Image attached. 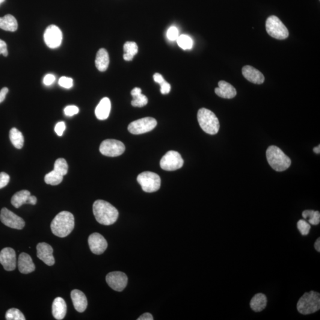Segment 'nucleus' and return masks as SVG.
Returning <instances> with one entry per match:
<instances>
[{
  "label": "nucleus",
  "instance_id": "40",
  "mask_svg": "<svg viewBox=\"0 0 320 320\" xmlns=\"http://www.w3.org/2000/svg\"><path fill=\"white\" fill-rule=\"evenodd\" d=\"M66 128V126H65V123L64 121H59V122L56 123L55 127V131L59 136H61L63 135L64 130Z\"/></svg>",
  "mask_w": 320,
  "mask_h": 320
},
{
  "label": "nucleus",
  "instance_id": "12",
  "mask_svg": "<svg viewBox=\"0 0 320 320\" xmlns=\"http://www.w3.org/2000/svg\"><path fill=\"white\" fill-rule=\"evenodd\" d=\"M44 40L46 45L51 49L57 48L62 41V33L55 25H50L44 34Z\"/></svg>",
  "mask_w": 320,
  "mask_h": 320
},
{
  "label": "nucleus",
  "instance_id": "23",
  "mask_svg": "<svg viewBox=\"0 0 320 320\" xmlns=\"http://www.w3.org/2000/svg\"><path fill=\"white\" fill-rule=\"evenodd\" d=\"M95 64L97 70L104 72L109 67V56L108 51L105 49H100L97 52Z\"/></svg>",
  "mask_w": 320,
  "mask_h": 320
},
{
  "label": "nucleus",
  "instance_id": "15",
  "mask_svg": "<svg viewBox=\"0 0 320 320\" xmlns=\"http://www.w3.org/2000/svg\"><path fill=\"white\" fill-rule=\"evenodd\" d=\"M88 242L90 250L95 254H102L108 248V242L99 233L91 234L88 237Z\"/></svg>",
  "mask_w": 320,
  "mask_h": 320
},
{
  "label": "nucleus",
  "instance_id": "28",
  "mask_svg": "<svg viewBox=\"0 0 320 320\" xmlns=\"http://www.w3.org/2000/svg\"><path fill=\"white\" fill-rule=\"evenodd\" d=\"M9 137L12 144L17 149H22L24 145V137L22 133L19 131L16 127H13L10 130Z\"/></svg>",
  "mask_w": 320,
  "mask_h": 320
},
{
  "label": "nucleus",
  "instance_id": "31",
  "mask_svg": "<svg viewBox=\"0 0 320 320\" xmlns=\"http://www.w3.org/2000/svg\"><path fill=\"white\" fill-rule=\"evenodd\" d=\"M304 218H309V223L314 225H319L320 222V213L319 211H314L313 210H305L302 212Z\"/></svg>",
  "mask_w": 320,
  "mask_h": 320
},
{
  "label": "nucleus",
  "instance_id": "43",
  "mask_svg": "<svg viewBox=\"0 0 320 320\" xmlns=\"http://www.w3.org/2000/svg\"><path fill=\"white\" fill-rule=\"evenodd\" d=\"M2 54L4 56H8V50L7 44L4 40H0V55Z\"/></svg>",
  "mask_w": 320,
  "mask_h": 320
},
{
  "label": "nucleus",
  "instance_id": "42",
  "mask_svg": "<svg viewBox=\"0 0 320 320\" xmlns=\"http://www.w3.org/2000/svg\"><path fill=\"white\" fill-rule=\"evenodd\" d=\"M55 81V77L53 74H47L43 79V83L44 85H50L53 84Z\"/></svg>",
  "mask_w": 320,
  "mask_h": 320
},
{
  "label": "nucleus",
  "instance_id": "11",
  "mask_svg": "<svg viewBox=\"0 0 320 320\" xmlns=\"http://www.w3.org/2000/svg\"><path fill=\"white\" fill-rule=\"evenodd\" d=\"M0 220L3 224L13 229L22 230L25 225V222L22 218L6 207H3L1 210Z\"/></svg>",
  "mask_w": 320,
  "mask_h": 320
},
{
  "label": "nucleus",
  "instance_id": "1",
  "mask_svg": "<svg viewBox=\"0 0 320 320\" xmlns=\"http://www.w3.org/2000/svg\"><path fill=\"white\" fill-rule=\"evenodd\" d=\"M93 210L96 221L100 224L111 225L114 224L118 218L119 212L117 209L105 200L95 201Z\"/></svg>",
  "mask_w": 320,
  "mask_h": 320
},
{
  "label": "nucleus",
  "instance_id": "2",
  "mask_svg": "<svg viewBox=\"0 0 320 320\" xmlns=\"http://www.w3.org/2000/svg\"><path fill=\"white\" fill-rule=\"evenodd\" d=\"M74 225L75 223L72 213L68 211H62L59 212L53 218L50 228L55 236L64 238L72 232Z\"/></svg>",
  "mask_w": 320,
  "mask_h": 320
},
{
  "label": "nucleus",
  "instance_id": "21",
  "mask_svg": "<svg viewBox=\"0 0 320 320\" xmlns=\"http://www.w3.org/2000/svg\"><path fill=\"white\" fill-rule=\"evenodd\" d=\"M67 307L66 302L63 298L57 297L53 302L52 311L53 317L56 320H61L64 319L67 313Z\"/></svg>",
  "mask_w": 320,
  "mask_h": 320
},
{
  "label": "nucleus",
  "instance_id": "3",
  "mask_svg": "<svg viewBox=\"0 0 320 320\" xmlns=\"http://www.w3.org/2000/svg\"><path fill=\"white\" fill-rule=\"evenodd\" d=\"M266 157L269 165L277 171H285L291 164V160L289 157L280 148L275 145L268 148Z\"/></svg>",
  "mask_w": 320,
  "mask_h": 320
},
{
  "label": "nucleus",
  "instance_id": "37",
  "mask_svg": "<svg viewBox=\"0 0 320 320\" xmlns=\"http://www.w3.org/2000/svg\"><path fill=\"white\" fill-rule=\"evenodd\" d=\"M167 37L169 40L174 41L177 40L179 37V30L176 27L172 26L169 28L167 32Z\"/></svg>",
  "mask_w": 320,
  "mask_h": 320
},
{
  "label": "nucleus",
  "instance_id": "32",
  "mask_svg": "<svg viewBox=\"0 0 320 320\" xmlns=\"http://www.w3.org/2000/svg\"><path fill=\"white\" fill-rule=\"evenodd\" d=\"M53 170L64 176L68 173V165L66 160L64 159H58L56 160Z\"/></svg>",
  "mask_w": 320,
  "mask_h": 320
},
{
  "label": "nucleus",
  "instance_id": "9",
  "mask_svg": "<svg viewBox=\"0 0 320 320\" xmlns=\"http://www.w3.org/2000/svg\"><path fill=\"white\" fill-rule=\"evenodd\" d=\"M184 160L180 154L175 151H169L162 157L160 166L163 170L174 171L182 168Z\"/></svg>",
  "mask_w": 320,
  "mask_h": 320
},
{
  "label": "nucleus",
  "instance_id": "25",
  "mask_svg": "<svg viewBox=\"0 0 320 320\" xmlns=\"http://www.w3.org/2000/svg\"><path fill=\"white\" fill-rule=\"evenodd\" d=\"M267 301H268L265 294L262 293H257L251 299L250 307L255 312H261L266 308Z\"/></svg>",
  "mask_w": 320,
  "mask_h": 320
},
{
  "label": "nucleus",
  "instance_id": "46",
  "mask_svg": "<svg viewBox=\"0 0 320 320\" xmlns=\"http://www.w3.org/2000/svg\"><path fill=\"white\" fill-rule=\"evenodd\" d=\"M153 317L150 313H146L139 317L138 320H153Z\"/></svg>",
  "mask_w": 320,
  "mask_h": 320
},
{
  "label": "nucleus",
  "instance_id": "7",
  "mask_svg": "<svg viewBox=\"0 0 320 320\" xmlns=\"http://www.w3.org/2000/svg\"><path fill=\"white\" fill-rule=\"evenodd\" d=\"M137 181L142 190L147 193L157 192L161 187L160 177L153 172L145 171L139 174Z\"/></svg>",
  "mask_w": 320,
  "mask_h": 320
},
{
  "label": "nucleus",
  "instance_id": "29",
  "mask_svg": "<svg viewBox=\"0 0 320 320\" xmlns=\"http://www.w3.org/2000/svg\"><path fill=\"white\" fill-rule=\"evenodd\" d=\"M123 59L127 61H132L138 53V47L134 41H127L123 46Z\"/></svg>",
  "mask_w": 320,
  "mask_h": 320
},
{
  "label": "nucleus",
  "instance_id": "34",
  "mask_svg": "<svg viewBox=\"0 0 320 320\" xmlns=\"http://www.w3.org/2000/svg\"><path fill=\"white\" fill-rule=\"evenodd\" d=\"M5 319L7 320H25L23 313L17 308H10L5 314Z\"/></svg>",
  "mask_w": 320,
  "mask_h": 320
},
{
  "label": "nucleus",
  "instance_id": "41",
  "mask_svg": "<svg viewBox=\"0 0 320 320\" xmlns=\"http://www.w3.org/2000/svg\"><path fill=\"white\" fill-rule=\"evenodd\" d=\"M161 86V93L162 94H167L170 93L171 90V85L167 81H163L160 84Z\"/></svg>",
  "mask_w": 320,
  "mask_h": 320
},
{
  "label": "nucleus",
  "instance_id": "17",
  "mask_svg": "<svg viewBox=\"0 0 320 320\" xmlns=\"http://www.w3.org/2000/svg\"><path fill=\"white\" fill-rule=\"evenodd\" d=\"M242 74L245 79L253 84H261L265 81V77L263 74L250 65H246L242 68Z\"/></svg>",
  "mask_w": 320,
  "mask_h": 320
},
{
  "label": "nucleus",
  "instance_id": "26",
  "mask_svg": "<svg viewBox=\"0 0 320 320\" xmlns=\"http://www.w3.org/2000/svg\"><path fill=\"white\" fill-rule=\"evenodd\" d=\"M31 195V192L27 191V190H23V191L18 192L12 197L11 204L16 208H19L23 204L28 203L29 198Z\"/></svg>",
  "mask_w": 320,
  "mask_h": 320
},
{
  "label": "nucleus",
  "instance_id": "18",
  "mask_svg": "<svg viewBox=\"0 0 320 320\" xmlns=\"http://www.w3.org/2000/svg\"><path fill=\"white\" fill-rule=\"evenodd\" d=\"M71 297L75 309L79 313H83L87 307L88 302L84 293L81 290L74 289L71 292Z\"/></svg>",
  "mask_w": 320,
  "mask_h": 320
},
{
  "label": "nucleus",
  "instance_id": "4",
  "mask_svg": "<svg viewBox=\"0 0 320 320\" xmlns=\"http://www.w3.org/2000/svg\"><path fill=\"white\" fill-rule=\"evenodd\" d=\"M199 124L204 132L215 135L219 130V120L214 113L206 108H201L198 112Z\"/></svg>",
  "mask_w": 320,
  "mask_h": 320
},
{
  "label": "nucleus",
  "instance_id": "45",
  "mask_svg": "<svg viewBox=\"0 0 320 320\" xmlns=\"http://www.w3.org/2000/svg\"><path fill=\"white\" fill-rule=\"evenodd\" d=\"M153 79L154 81H155V82L157 83H159V84H161V83L164 81V78H163L161 74L159 73H156L155 74H154V75L153 76Z\"/></svg>",
  "mask_w": 320,
  "mask_h": 320
},
{
  "label": "nucleus",
  "instance_id": "50",
  "mask_svg": "<svg viewBox=\"0 0 320 320\" xmlns=\"http://www.w3.org/2000/svg\"><path fill=\"white\" fill-rule=\"evenodd\" d=\"M5 0H0V4H1L2 2H4Z\"/></svg>",
  "mask_w": 320,
  "mask_h": 320
},
{
  "label": "nucleus",
  "instance_id": "36",
  "mask_svg": "<svg viewBox=\"0 0 320 320\" xmlns=\"http://www.w3.org/2000/svg\"><path fill=\"white\" fill-rule=\"evenodd\" d=\"M58 83L61 87L69 89L73 86V80L70 77H62L59 79Z\"/></svg>",
  "mask_w": 320,
  "mask_h": 320
},
{
  "label": "nucleus",
  "instance_id": "5",
  "mask_svg": "<svg viewBox=\"0 0 320 320\" xmlns=\"http://www.w3.org/2000/svg\"><path fill=\"white\" fill-rule=\"evenodd\" d=\"M320 309V294L319 292L311 290L305 293L299 299L297 310L299 313L304 315L313 314Z\"/></svg>",
  "mask_w": 320,
  "mask_h": 320
},
{
  "label": "nucleus",
  "instance_id": "33",
  "mask_svg": "<svg viewBox=\"0 0 320 320\" xmlns=\"http://www.w3.org/2000/svg\"><path fill=\"white\" fill-rule=\"evenodd\" d=\"M176 40L178 45L184 50L191 49L193 46V40L188 35H180Z\"/></svg>",
  "mask_w": 320,
  "mask_h": 320
},
{
  "label": "nucleus",
  "instance_id": "14",
  "mask_svg": "<svg viewBox=\"0 0 320 320\" xmlns=\"http://www.w3.org/2000/svg\"><path fill=\"white\" fill-rule=\"evenodd\" d=\"M0 263L7 271H13L16 268V254L14 249L3 248L0 252Z\"/></svg>",
  "mask_w": 320,
  "mask_h": 320
},
{
  "label": "nucleus",
  "instance_id": "6",
  "mask_svg": "<svg viewBox=\"0 0 320 320\" xmlns=\"http://www.w3.org/2000/svg\"><path fill=\"white\" fill-rule=\"evenodd\" d=\"M266 29L271 37L277 40H283L289 36V31L285 25L275 16H270L266 20Z\"/></svg>",
  "mask_w": 320,
  "mask_h": 320
},
{
  "label": "nucleus",
  "instance_id": "30",
  "mask_svg": "<svg viewBox=\"0 0 320 320\" xmlns=\"http://www.w3.org/2000/svg\"><path fill=\"white\" fill-rule=\"evenodd\" d=\"M63 176L54 170L50 171L44 176V182L47 185L56 186L59 185L63 180Z\"/></svg>",
  "mask_w": 320,
  "mask_h": 320
},
{
  "label": "nucleus",
  "instance_id": "27",
  "mask_svg": "<svg viewBox=\"0 0 320 320\" xmlns=\"http://www.w3.org/2000/svg\"><path fill=\"white\" fill-rule=\"evenodd\" d=\"M141 92V89L138 87H135L131 91V95L133 97L131 105L133 107L142 108V107L147 105V97L145 95L142 94Z\"/></svg>",
  "mask_w": 320,
  "mask_h": 320
},
{
  "label": "nucleus",
  "instance_id": "39",
  "mask_svg": "<svg viewBox=\"0 0 320 320\" xmlns=\"http://www.w3.org/2000/svg\"><path fill=\"white\" fill-rule=\"evenodd\" d=\"M10 176L7 173H4V172H1L0 173V189L4 188L7 186L10 182Z\"/></svg>",
  "mask_w": 320,
  "mask_h": 320
},
{
  "label": "nucleus",
  "instance_id": "20",
  "mask_svg": "<svg viewBox=\"0 0 320 320\" xmlns=\"http://www.w3.org/2000/svg\"><path fill=\"white\" fill-rule=\"evenodd\" d=\"M18 268L23 274H28L35 271V266L28 254L22 253L18 259Z\"/></svg>",
  "mask_w": 320,
  "mask_h": 320
},
{
  "label": "nucleus",
  "instance_id": "13",
  "mask_svg": "<svg viewBox=\"0 0 320 320\" xmlns=\"http://www.w3.org/2000/svg\"><path fill=\"white\" fill-rule=\"evenodd\" d=\"M106 280L112 289L116 291L121 292L127 285V277L123 272H113L107 275Z\"/></svg>",
  "mask_w": 320,
  "mask_h": 320
},
{
  "label": "nucleus",
  "instance_id": "48",
  "mask_svg": "<svg viewBox=\"0 0 320 320\" xmlns=\"http://www.w3.org/2000/svg\"><path fill=\"white\" fill-rule=\"evenodd\" d=\"M314 247H315L316 250L317 251L320 252V238H319L316 240L315 244H314Z\"/></svg>",
  "mask_w": 320,
  "mask_h": 320
},
{
  "label": "nucleus",
  "instance_id": "35",
  "mask_svg": "<svg viewBox=\"0 0 320 320\" xmlns=\"http://www.w3.org/2000/svg\"><path fill=\"white\" fill-rule=\"evenodd\" d=\"M298 229L302 235L307 236L310 233L311 226L309 224L303 219H300L297 223Z\"/></svg>",
  "mask_w": 320,
  "mask_h": 320
},
{
  "label": "nucleus",
  "instance_id": "19",
  "mask_svg": "<svg viewBox=\"0 0 320 320\" xmlns=\"http://www.w3.org/2000/svg\"><path fill=\"white\" fill-rule=\"evenodd\" d=\"M215 92L217 96L223 99H233L237 95V91L234 86L225 81L218 82V87L215 89Z\"/></svg>",
  "mask_w": 320,
  "mask_h": 320
},
{
  "label": "nucleus",
  "instance_id": "49",
  "mask_svg": "<svg viewBox=\"0 0 320 320\" xmlns=\"http://www.w3.org/2000/svg\"><path fill=\"white\" fill-rule=\"evenodd\" d=\"M314 152L316 154L320 153V145H319L318 147H316L313 149Z\"/></svg>",
  "mask_w": 320,
  "mask_h": 320
},
{
  "label": "nucleus",
  "instance_id": "44",
  "mask_svg": "<svg viewBox=\"0 0 320 320\" xmlns=\"http://www.w3.org/2000/svg\"><path fill=\"white\" fill-rule=\"evenodd\" d=\"M8 92V89L7 87L2 88L0 91V103L5 100L6 95H7Z\"/></svg>",
  "mask_w": 320,
  "mask_h": 320
},
{
  "label": "nucleus",
  "instance_id": "10",
  "mask_svg": "<svg viewBox=\"0 0 320 320\" xmlns=\"http://www.w3.org/2000/svg\"><path fill=\"white\" fill-rule=\"evenodd\" d=\"M99 150L103 156L115 157L121 155L125 150V146L120 141L106 139L100 144Z\"/></svg>",
  "mask_w": 320,
  "mask_h": 320
},
{
  "label": "nucleus",
  "instance_id": "24",
  "mask_svg": "<svg viewBox=\"0 0 320 320\" xmlns=\"http://www.w3.org/2000/svg\"><path fill=\"white\" fill-rule=\"evenodd\" d=\"M17 28V21L12 15L7 14L4 17H0V29L5 31L15 32Z\"/></svg>",
  "mask_w": 320,
  "mask_h": 320
},
{
  "label": "nucleus",
  "instance_id": "22",
  "mask_svg": "<svg viewBox=\"0 0 320 320\" xmlns=\"http://www.w3.org/2000/svg\"><path fill=\"white\" fill-rule=\"evenodd\" d=\"M111 102L108 97L103 98L101 100L99 105L95 110V114L98 120H105L108 119L111 112Z\"/></svg>",
  "mask_w": 320,
  "mask_h": 320
},
{
  "label": "nucleus",
  "instance_id": "16",
  "mask_svg": "<svg viewBox=\"0 0 320 320\" xmlns=\"http://www.w3.org/2000/svg\"><path fill=\"white\" fill-rule=\"evenodd\" d=\"M37 256L46 265L51 266L55 263L54 257L53 256V248L46 242L39 243L37 245Z\"/></svg>",
  "mask_w": 320,
  "mask_h": 320
},
{
  "label": "nucleus",
  "instance_id": "47",
  "mask_svg": "<svg viewBox=\"0 0 320 320\" xmlns=\"http://www.w3.org/2000/svg\"><path fill=\"white\" fill-rule=\"evenodd\" d=\"M37 197H35V196H30L28 201V204H33V205H35V204H37Z\"/></svg>",
  "mask_w": 320,
  "mask_h": 320
},
{
  "label": "nucleus",
  "instance_id": "38",
  "mask_svg": "<svg viewBox=\"0 0 320 320\" xmlns=\"http://www.w3.org/2000/svg\"><path fill=\"white\" fill-rule=\"evenodd\" d=\"M79 112L78 107L74 105L68 106L64 109V114L67 117H73Z\"/></svg>",
  "mask_w": 320,
  "mask_h": 320
},
{
  "label": "nucleus",
  "instance_id": "8",
  "mask_svg": "<svg viewBox=\"0 0 320 320\" xmlns=\"http://www.w3.org/2000/svg\"><path fill=\"white\" fill-rule=\"evenodd\" d=\"M157 121L155 119L147 117L132 121L129 124L127 129L133 135L142 134L151 131L156 127Z\"/></svg>",
  "mask_w": 320,
  "mask_h": 320
}]
</instances>
